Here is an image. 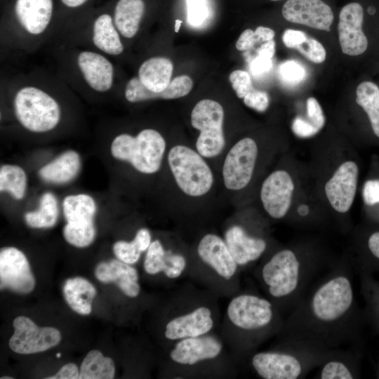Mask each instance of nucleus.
Masks as SVG:
<instances>
[{
    "label": "nucleus",
    "mask_w": 379,
    "mask_h": 379,
    "mask_svg": "<svg viewBox=\"0 0 379 379\" xmlns=\"http://www.w3.org/2000/svg\"><path fill=\"white\" fill-rule=\"evenodd\" d=\"M354 301L351 281L344 274L331 276L313 292L308 302V316L317 328H330L347 317Z\"/></svg>",
    "instance_id": "f257e3e1"
},
{
    "label": "nucleus",
    "mask_w": 379,
    "mask_h": 379,
    "mask_svg": "<svg viewBox=\"0 0 379 379\" xmlns=\"http://www.w3.org/2000/svg\"><path fill=\"white\" fill-rule=\"evenodd\" d=\"M364 202L368 205L379 203V180L366 181L363 188Z\"/></svg>",
    "instance_id": "a18cd8bd"
},
{
    "label": "nucleus",
    "mask_w": 379,
    "mask_h": 379,
    "mask_svg": "<svg viewBox=\"0 0 379 379\" xmlns=\"http://www.w3.org/2000/svg\"><path fill=\"white\" fill-rule=\"evenodd\" d=\"M244 104L258 112H265L269 107L270 98L263 91L251 90L244 98Z\"/></svg>",
    "instance_id": "a19ab883"
},
{
    "label": "nucleus",
    "mask_w": 379,
    "mask_h": 379,
    "mask_svg": "<svg viewBox=\"0 0 379 379\" xmlns=\"http://www.w3.org/2000/svg\"><path fill=\"white\" fill-rule=\"evenodd\" d=\"M306 107L309 121L321 130L325 124V117L321 105L316 98L310 97L307 100Z\"/></svg>",
    "instance_id": "79ce46f5"
},
{
    "label": "nucleus",
    "mask_w": 379,
    "mask_h": 379,
    "mask_svg": "<svg viewBox=\"0 0 379 379\" xmlns=\"http://www.w3.org/2000/svg\"><path fill=\"white\" fill-rule=\"evenodd\" d=\"M368 12L369 14L373 15L375 13V8L373 7H369L368 8Z\"/></svg>",
    "instance_id": "4d7b16f0"
},
{
    "label": "nucleus",
    "mask_w": 379,
    "mask_h": 379,
    "mask_svg": "<svg viewBox=\"0 0 379 379\" xmlns=\"http://www.w3.org/2000/svg\"><path fill=\"white\" fill-rule=\"evenodd\" d=\"M368 246L371 253L379 259V232H376L370 236Z\"/></svg>",
    "instance_id": "603ef678"
},
{
    "label": "nucleus",
    "mask_w": 379,
    "mask_h": 379,
    "mask_svg": "<svg viewBox=\"0 0 379 379\" xmlns=\"http://www.w3.org/2000/svg\"><path fill=\"white\" fill-rule=\"evenodd\" d=\"M187 20L194 26H199L205 20L207 13L206 0H187Z\"/></svg>",
    "instance_id": "ea45409f"
},
{
    "label": "nucleus",
    "mask_w": 379,
    "mask_h": 379,
    "mask_svg": "<svg viewBox=\"0 0 379 379\" xmlns=\"http://www.w3.org/2000/svg\"><path fill=\"white\" fill-rule=\"evenodd\" d=\"M145 12L142 0H119L114 10V24L118 31L126 38L133 37Z\"/></svg>",
    "instance_id": "c85d7f7f"
},
{
    "label": "nucleus",
    "mask_w": 379,
    "mask_h": 379,
    "mask_svg": "<svg viewBox=\"0 0 379 379\" xmlns=\"http://www.w3.org/2000/svg\"><path fill=\"white\" fill-rule=\"evenodd\" d=\"M63 294L74 311L84 315L91 313L96 290L88 280L82 277L67 279L63 286Z\"/></svg>",
    "instance_id": "cd10ccee"
},
{
    "label": "nucleus",
    "mask_w": 379,
    "mask_h": 379,
    "mask_svg": "<svg viewBox=\"0 0 379 379\" xmlns=\"http://www.w3.org/2000/svg\"><path fill=\"white\" fill-rule=\"evenodd\" d=\"M182 23V21L180 20H175V31L178 32L179 31L180 24Z\"/></svg>",
    "instance_id": "6e6d98bb"
},
{
    "label": "nucleus",
    "mask_w": 379,
    "mask_h": 379,
    "mask_svg": "<svg viewBox=\"0 0 379 379\" xmlns=\"http://www.w3.org/2000/svg\"><path fill=\"white\" fill-rule=\"evenodd\" d=\"M359 169L352 161L341 164L326 182L324 190L332 208L344 213L351 208L357 192Z\"/></svg>",
    "instance_id": "4468645a"
},
{
    "label": "nucleus",
    "mask_w": 379,
    "mask_h": 379,
    "mask_svg": "<svg viewBox=\"0 0 379 379\" xmlns=\"http://www.w3.org/2000/svg\"><path fill=\"white\" fill-rule=\"evenodd\" d=\"M364 10L357 2L342 8L338 25L339 42L343 53L357 56L366 52L368 40L362 29Z\"/></svg>",
    "instance_id": "ddd939ff"
},
{
    "label": "nucleus",
    "mask_w": 379,
    "mask_h": 379,
    "mask_svg": "<svg viewBox=\"0 0 379 379\" xmlns=\"http://www.w3.org/2000/svg\"><path fill=\"white\" fill-rule=\"evenodd\" d=\"M278 73L281 80L288 85H296L306 77L303 66L292 60L283 62L279 67Z\"/></svg>",
    "instance_id": "c9c22d12"
},
{
    "label": "nucleus",
    "mask_w": 379,
    "mask_h": 379,
    "mask_svg": "<svg viewBox=\"0 0 379 379\" xmlns=\"http://www.w3.org/2000/svg\"><path fill=\"white\" fill-rule=\"evenodd\" d=\"M356 102L366 112L374 134L379 138V86L371 81L361 82L356 89Z\"/></svg>",
    "instance_id": "7c9ffc66"
},
{
    "label": "nucleus",
    "mask_w": 379,
    "mask_h": 379,
    "mask_svg": "<svg viewBox=\"0 0 379 379\" xmlns=\"http://www.w3.org/2000/svg\"><path fill=\"white\" fill-rule=\"evenodd\" d=\"M15 11L18 21L29 33L39 34L51 21L53 1L17 0Z\"/></svg>",
    "instance_id": "393cba45"
},
{
    "label": "nucleus",
    "mask_w": 379,
    "mask_h": 379,
    "mask_svg": "<svg viewBox=\"0 0 379 379\" xmlns=\"http://www.w3.org/2000/svg\"><path fill=\"white\" fill-rule=\"evenodd\" d=\"M291 129L295 135L302 138L312 137L320 131L310 121L300 117H297L293 119Z\"/></svg>",
    "instance_id": "37998d69"
},
{
    "label": "nucleus",
    "mask_w": 379,
    "mask_h": 379,
    "mask_svg": "<svg viewBox=\"0 0 379 379\" xmlns=\"http://www.w3.org/2000/svg\"><path fill=\"white\" fill-rule=\"evenodd\" d=\"M222 350L214 338L191 337L181 339L170 353L171 359L180 364L193 365L198 361L215 358Z\"/></svg>",
    "instance_id": "a211bd4d"
},
{
    "label": "nucleus",
    "mask_w": 379,
    "mask_h": 379,
    "mask_svg": "<svg viewBox=\"0 0 379 379\" xmlns=\"http://www.w3.org/2000/svg\"><path fill=\"white\" fill-rule=\"evenodd\" d=\"M173 70V65L169 59L154 57L140 65L138 77L148 90L159 93L169 85Z\"/></svg>",
    "instance_id": "bb28decb"
},
{
    "label": "nucleus",
    "mask_w": 379,
    "mask_h": 379,
    "mask_svg": "<svg viewBox=\"0 0 379 379\" xmlns=\"http://www.w3.org/2000/svg\"><path fill=\"white\" fill-rule=\"evenodd\" d=\"M96 278L104 283H115L126 295L134 298L140 293L136 270L119 259L99 263L95 270Z\"/></svg>",
    "instance_id": "412c9836"
},
{
    "label": "nucleus",
    "mask_w": 379,
    "mask_h": 379,
    "mask_svg": "<svg viewBox=\"0 0 379 379\" xmlns=\"http://www.w3.org/2000/svg\"><path fill=\"white\" fill-rule=\"evenodd\" d=\"M307 39L306 34L300 30L287 29L282 35L284 44L288 48H295Z\"/></svg>",
    "instance_id": "c03bdc74"
},
{
    "label": "nucleus",
    "mask_w": 379,
    "mask_h": 379,
    "mask_svg": "<svg viewBox=\"0 0 379 379\" xmlns=\"http://www.w3.org/2000/svg\"><path fill=\"white\" fill-rule=\"evenodd\" d=\"M168 164L177 185L185 194L201 197L212 187V171L197 151L185 145H175L168 152Z\"/></svg>",
    "instance_id": "7ed1b4c3"
},
{
    "label": "nucleus",
    "mask_w": 379,
    "mask_h": 379,
    "mask_svg": "<svg viewBox=\"0 0 379 379\" xmlns=\"http://www.w3.org/2000/svg\"><path fill=\"white\" fill-rule=\"evenodd\" d=\"M93 41L97 48L107 54L116 55L123 52L124 46L119 35L108 14H102L95 20Z\"/></svg>",
    "instance_id": "c756f323"
},
{
    "label": "nucleus",
    "mask_w": 379,
    "mask_h": 379,
    "mask_svg": "<svg viewBox=\"0 0 379 379\" xmlns=\"http://www.w3.org/2000/svg\"><path fill=\"white\" fill-rule=\"evenodd\" d=\"M227 313L234 326L246 331L262 328L268 326L274 317L271 302L251 294L234 298L228 305Z\"/></svg>",
    "instance_id": "9d476101"
},
{
    "label": "nucleus",
    "mask_w": 379,
    "mask_h": 379,
    "mask_svg": "<svg viewBox=\"0 0 379 379\" xmlns=\"http://www.w3.org/2000/svg\"><path fill=\"white\" fill-rule=\"evenodd\" d=\"M294 182L284 170L271 173L260 188V200L265 211L274 219H280L288 213L293 198Z\"/></svg>",
    "instance_id": "f8f14e48"
},
{
    "label": "nucleus",
    "mask_w": 379,
    "mask_h": 379,
    "mask_svg": "<svg viewBox=\"0 0 379 379\" xmlns=\"http://www.w3.org/2000/svg\"><path fill=\"white\" fill-rule=\"evenodd\" d=\"M298 213L301 215H305L306 214H307L309 209L307 206L302 205L298 208Z\"/></svg>",
    "instance_id": "5fc2aeb1"
},
{
    "label": "nucleus",
    "mask_w": 379,
    "mask_h": 379,
    "mask_svg": "<svg viewBox=\"0 0 379 379\" xmlns=\"http://www.w3.org/2000/svg\"><path fill=\"white\" fill-rule=\"evenodd\" d=\"M272 67V60L257 55L251 62L250 69L254 77H261Z\"/></svg>",
    "instance_id": "49530a36"
},
{
    "label": "nucleus",
    "mask_w": 379,
    "mask_h": 379,
    "mask_svg": "<svg viewBox=\"0 0 379 379\" xmlns=\"http://www.w3.org/2000/svg\"><path fill=\"white\" fill-rule=\"evenodd\" d=\"M225 239L228 249L238 265H245L258 260L267 247L264 239L248 235L239 225L230 227L225 233Z\"/></svg>",
    "instance_id": "4be33fe9"
},
{
    "label": "nucleus",
    "mask_w": 379,
    "mask_h": 379,
    "mask_svg": "<svg viewBox=\"0 0 379 379\" xmlns=\"http://www.w3.org/2000/svg\"><path fill=\"white\" fill-rule=\"evenodd\" d=\"M59 215L58 201L52 192L44 193L36 210L25 215L27 225L32 228H48L55 225Z\"/></svg>",
    "instance_id": "2f4dec72"
},
{
    "label": "nucleus",
    "mask_w": 379,
    "mask_h": 379,
    "mask_svg": "<svg viewBox=\"0 0 379 379\" xmlns=\"http://www.w3.org/2000/svg\"><path fill=\"white\" fill-rule=\"evenodd\" d=\"M27 178L23 168L15 164H4L0 168V191L8 192L17 200L26 193Z\"/></svg>",
    "instance_id": "f704fd0d"
},
{
    "label": "nucleus",
    "mask_w": 379,
    "mask_h": 379,
    "mask_svg": "<svg viewBox=\"0 0 379 379\" xmlns=\"http://www.w3.org/2000/svg\"><path fill=\"white\" fill-rule=\"evenodd\" d=\"M1 288H9L19 293H28L35 286V279L25 254L15 247L0 251Z\"/></svg>",
    "instance_id": "9b49d317"
},
{
    "label": "nucleus",
    "mask_w": 379,
    "mask_h": 379,
    "mask_svg": "<svg viewBox=\"0 0 379 379\" xmlns=\"http://www.w3.org/2000/svg\"><path fill=\"white\" fill-rule=\"evenodd\" d=\"M282 15L288 22L329 32L333 21L331 7L321 0H288Z\"/></svg>",
    "instance_id": "2eb2a0df"
},
{
    "label": "nucleus",
    "mask_w": 379,
    "mask_h": 379,
    "mask_svg": "<svg viewBox=\"0 0 379 379\" xmlns=\"http://www.w3.org/2000/svg\"><path fill=\"white\" fill-rule=\"evenodd\" d=\"M251 364L256 373L265 379H297L304 371L303 362L291 353L259 352L253 357Z\"/></svg>",
    "instance_id": "dca6fc26"
},
{
    "label": "nucleus",
    "mask_w": 379,
    "mask_h": 379,
    "mask_svg": "<svg viewBox=\"0 0 379 379\" xmlns=\"http://www.w3.org/2000/svg\"><path fill=\"white\" fill-rule=\"evenodd\" d=\"M257 53L259 56L272 59L275 53V41L273 39L265 41L258 50Z\"/></svg>",
    "instance_id": "3c124183"
},
{
    "label": "nucleus",
    "mask_w": 379,
    "mask_h": 379,
    "mask_svg": "<svg viewBox=\"0 0 379 379\" xmlns=\"http://www.w3.org/2000/svg\"><path fill=\"white\" fill-rule=\"evenodd\" d=\"M115 366L113 360L98 350H93L84 357L80 368L79 379H112Z\"/></svg>",
    "instance_id": "473e14b6"
},
{
    "label": "nucleus",
    "mask_w": 379,
    "mask_h": 379,
    "mask_svg": "<svg viewBox=\"0 0 379 379\" xmlns=\"http://www.w3.org/2000/svg\"><path fill=\"white\" fill-rule=\"evenodd\" d=\"M321 379H352L354 375L347 364L340 360H331L325 363L320 371Z\"/></svg>",
    "instance_id": "e433bc0d"
},
{
    "label": "nucleus",
    "mask_w": 379,
    "mask_h": 379,
    "mask_svg": "<svg viewBox=\"0 0 379 379\" xmlns=\"http://www.w3.org/2000/svg\"><path fill=\"white\" fill-rule=\"evenodd\" d=\"M213 326L211 310L200 307L192 312L171 319L166 326L165 337L168 340L201 336Z\"/></svg>",
    "instance_id": "6ab92c4d"
},
{
    "label": "nucleus",
    "mask_w": 379,
    "mask_h": 379,
    "mask_svg": "<svg viewBox=\"0 0 379 379\" xmlns=\"http://www.w3.org/2000/svg\"><path fill=\"white\" fill-rule=\"evenodd\" d=\"M223 121L224 109L215 100L203 99L194 107L191 124L199 131L196 149L203 157H215L222 151L225 145Z\"/></svg>",
    "instance_id": "39448f33"
},
{
    "label": "nucleus",
    "mask_w": 379,
    "mask_h": 379,
    "mask_svg": "<svg viewBox=\"0 0 379 379\" xmlns=\"http://www.w3.org/2000/svg\"><path fill=\"white\" fill-rule=\"evenodd\" d=\"M62 211L66 220L63 236L71 245L84 248L91 245L95 237L94 218L97 206L87 194H71L62 201Z\"/></svg>",
    "instance_id": "423d86ee"
},
{
    "label": "nucleus",
    "mask_w": 379,
    "mask_h": 379,
    "mask_svg": "<svg viewBox=\"0 0 379 379\" xmlns=\"http://www.w3.org/2000/svg\"><path fill=\"white\" fill-rule=\"evenodd\" d=\"M78 367L69 363L64 365L54 375L47 377L48 379H77L79 377Z\"/></svg>",
    "instance_id": "09e8293b"
},
{
    "label": "nucleus",
    "mask_w": 379,
    "mask_h": 379,
    "mask_svg": "<svg viewBox=\"0 0 379 379\" xmlns=\"http://www.w3.org/2000/svg\"><path fill=\"white\" fill-rule=\"evenodd\" d=\"M258 157V146L251 138L235 143L227 152L222 166L223 182L227 190L244 188L251 181Z\"/></svg>",
    "instance_id": "6e6552de"
},
{
    "label": "nucleus",
    "mask_w": 379,
    "mask_h": 379,
    "mask_svg": "<svg viewBox=\"0 0 379 379\" xmlns=\"http://www.w3.org/2000/svg\"><path fill=\"white\" fill-rule=\"evenodd\" d=\"M230 82L239 98H244L251 90L252 83L249 74L244 70H234L229 76Z\"/></svg>",
    "instance_id": "58836bf2"
},
{
    "label": "nucleus",
    "mask_w": 379,
    "mask_h": 379,
    "mask_svg": "<svg viewBox=\"0 0 379 379\" xmlns=\"http://www.w3.org/2000/svg\"><path fill=\"white\" fill-rule=\"evenodd\" d=\"M81 161L74 150L63 152L39 170V177L53 184H65L74 180L81 170Z\"/></svg>",
    "instance_id": "a878e982"
},
{
    "label": "nucleus",
    "mask_w": 379,
    "mask_h": 379,
    "mask_svg": "<svg viewBox=\"0 0 379 379\" xmlns=\"http://www.w3.org/2000/svg\"><path fill=\"white\" fill-rule=\"evenodd\" d=\"M295 49L310 61L314 63L323 62L326 57V52L323 45L317 40L307 37Z\"/></svg>",
    "instance_id": "4c0bfd02"
},
{
    "label": "nucleus",
    "mask_w": 379,
    "mask_h": 379,
    "mask_svg": "<svg viewBox=\"0 0 379 379\" xmlns=\"http://www.w3.org/2000/svg\"><path fill=\"white\" fill-rule=\"evenodd\" d=\"M258 41H268L273 39L274 31L270 28L259 26L254 31Z\"/></svg>",
    "instance_id": "8fccbe9b"
},
{
    "label": "nucleus",
    "mask_w": 379,
    "mask_h": 379,
    "mask_svg": "<svg viewBox=\"0 0 379 379\" xmlns=\"http://www.w3.org/2000/svg\"><path fill=\"white\" fill-rule=\"evenodd\" d=\"M302 268L297 255L290 249H283L272 255L262 269V277L274 298L292 295L298 289Z\"/></svg>",
    "instance_id": "0eeeda50"
},
{
    "label": "nucleus",
    "mask_w": 379,
    "mask_h": 379,
    "mask_svg": "<svg viewBox=\"0 0 379 379\" xmlns=\"http://www.w3.org/2000/svg\"><path fill=\"white\" fill-rule=\"evenodd\" d=\"M13 107L20 124L32 132L51 131L60 119L58 103L48 93L35 87L21 88L15 96Z\"/></svg>",
    "instance_id": "20e7f679"
},
{
    "label": "nucleus",
    "mask_w": 379,
    "mask_h": 379,
    "mask_svg": "<svg viewBox=\"0 0 379 379\" xmlns=\"http://www.w3.org/2000/svg\"><path fill=\"white\" fill-rule=\"evenodd\" d=\"M271 1H279V0H271Z\"/></svg>",
    "instance_id": "052dcab7"
},
{
    "label": "nucleus",
    "mask_w": 379,
    "mask_h": 379,
    "mask_svg": "<svg viewBox=\"0 0 379 379\" xmlns=\"http://www.w3.org/2000/svg\"><path fill=\"white\" fill-rule=\"evenodd\" d=\"M57 357H60V353H58Z\"/></svg>",
    "instance_id": "bf43d9fd"
},
{
    "label": "nucleus",
    "mask_w": 379,
    "mask_h": 379,
    "mask_svg": "<svg viewBox=\"0 0 379 379\" xmlns=\"http://www.w3.org/2000/svg\"><path fill=\"white\" fill-rule=\"evenodd\" d=\"M193 81L187 75H181L171 81L167 88L162 92L156 93L148 90L138 77H133L127 83L125 98L131 102H138L149 100H172L187 95L192 90Z\"/></svg>",
    "instance_id": "aec40b11"
},
{
    "label": "nucleus",
    "mask_w": 379,
    "mask_h": 379,
    "mask_svg": "<svg viewBox=\"0 0 379 379\" xmlns=\"http://www.w3.org/2000/svg\"><path fill=\"white\" fill-rule=\"evenodd\" d=\"M200 258L212 267L220 277L231 279L235 274L237 264L224 240L214 234H207L197 246Z\"/></svg>",
    "instance_id": "f3484780"
},
{
    "label": "nucleus",
    "mask_w": 379,
    "mask_h": 379,
    "mask_svg": "<svg viewBox=\"0 0 379 379\" xmlns=\"http://www.w3.org/2000/svg\"><path fill=\"white\" fill-rule=\"evenodd\" d=\"M186 266V260L180 254L165 251L159 240L151 242L147 250L144 268L147 273L155 274L163 272L170 279L180 276Z\"/></svg>",
    "instance_id": "b1692460"
},
{
    "label": "nucleus",
    "mask_w": 379,
    "mask_h": 379,
    "mask_svg": "<svg viewBox=\"0 0 379 379\" xmlns=\"http://www.w3.org/2000/svg\"><path fill=\"white\" fill-rule=\"evenodd\" d=\"M87 0H61L67 6L74 8L84 4Z\"/></svg>",
    "instance_id": "864d4df0"
},
{
    "label": "nucleus",
    "mask_w": 379,
    "mask_h": 379,
    "mask_svg": "<svg viewBox=\"0 0 379 379\" xmlns=\"http://www.w3.org/2000/svg\"><path fill=\"white\" fill-rule=\"evenodd\" d=\"M14 333L9 340L10 348L18 354L44 352L57 345L60 331L53 327H39L32 319L20 316L13 320Z\"/></svg>",
    "instance_id": "1a4fd4ad"
},
{
    "label": "nucleus",
    "mask_w": 379,
    "mask_h": 379,
    "mask_svg": "<svg viewBox=\"0 0 379 379\" xmlns=\"http://www.w3.org/2000/svg\"><path fill=\"white\" fill-rule=\"evenodd\" d=\"M150 244L149 231L146 228H141L131 241H117L113 246V251L119 260L132 265L139 260L141 253L147 250Z\"/></svg>",
    "instance_id": "72a5a7b5"
},
{
    "label": "nucleus",
    "mask_w": 379,
    "mask_h": 379,
    "mask_svg": "<svg viewBox=\"0 0 379 379\" xmlns=\"http://www.w3.org/2000/svg\"><path fill=\"white\" fill-rule=\"evenodd\" d=\"M165 151L164 137L152 128L144 129L136 136L127 133L118 135L110 146L114 159L129 163L144 174H153L160 169Z\"/></svg>",
    "instance_id": "f03ea898"
},
{
    "label": "nucleus",
    "mask_w": 379,
    "mask_h": 379,
    "mask_svg": "<svg viewBox=\"0 0 379 379\" xmlns=\"http://www.w3.org/2000/svg\"><path fill=\"white\" fill-rule=\"evenodd\" d=\"M78 65L88 84L95 91L105 92L113 82V66L97 53L83 51L78 56Z\"/></svg>",
    "instance_id": "5701e85b"
},
{
    "label": "nucleus",
    "mask_w": 379,
    "mask_h": 379,
    "mask_svg": "<svg viewBox=\"0 0 379 379\" xmlns=\"http://www.w3.org/2000/svg\"><path fill=\"white\" fill-rule=\"evenodd\" d=\"M13 378L12 377H9V376H3V377H1V379H12Z\"/></svg>",
    "instance_id": "13d9d810"
},
{
    "label": "nucleus",
    "mask_w": 379,
    "mask_h": 379,
    "mask_svg": "<svg viewBox=\"0 0 379 379\" xmlns=\"http://www.w3.org/2000/svg\"><path fill=\"white\" fill-rule=\"evenodd\" d=\"M257 41L254 31L247 29L241 34L235 46L237 50L244 51L251 48Z\"/></svg>",
    "instance_id": "de8ad7c7"
}]
</instances>
